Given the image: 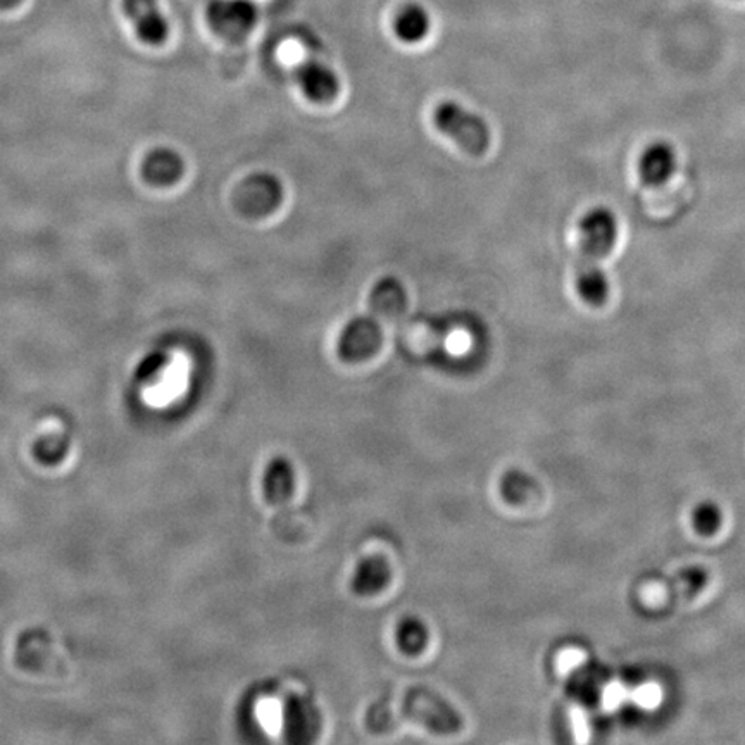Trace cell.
<instances>
[{"mask_svg":"<svg viewBox=\"0 0 745 745\" xmlns=\"http://www.w3.org/2000/svg\"><path fill=\"white\" fill-rule=\"evenodd\" d=\"M23 0H0V9H12L20 6Z\"/></svg>","mask_w":745,"mask_h":745,"instance_id":"cell-21","label":"cell"},{"mask_svg":"<svg viewBox=\"0 0 745 745\" xmlns=\"http://www.w3.org/2000/svg\"><path fill=\"white\" fill-rule=\"evenodd\" d=\"M285 725L294 741H311L320 732V714L311 702L292 698L285 710Z\"/></svg>","mask_w":745,"mask_h":745,"instance_id":"cell-12","label":"cell"},{"mask_svg":"<svg viewBox=\"0 0 745 745\" xmlns=\"http://www.w3.org/2000/svg\"><path fill=\"white\" fill-rule=\"evenodd\" d=\"M404 713L434 734H456L462 725L458 711L446 699L435 694L434 690H411L404 701Z\"/></svg>","mask_w":745,"mask_h":745,"instance_id":"cell-4","label":"cell"},{"mask_svg":"<svg viewBox=\"0 0 745 745\" xmlns=\"http://www.w3.org/2000/svg\"><path fill=\"white\" fill-rule=\"evenodd\" d=\"M280 201V183L269 174L247 178L235 193L238 210L248 216H266L278 207Z\"/></svg>","mask_w":745,"mask_h":745,"instance_id":"cell-7","label":"cell"},{"mask_svg":"<svg viewBox=\"0 0 745 745\" xmlns=\"http://www.w3.org/2000/svg\"><path fill=\"white\" fill-rule=\"evenodd\" d=\"M294 469L287 459L278 458L266 468L263 490L269 504L280 505L287 502L294 492Z\"/></svg>","mask_w":745,"mask_h":745,"instance_id":"cell-13","label":"cell"},{"mask_svg":"<svg viewBox=\"0 0 745 745\" xmlns=\"http://www.w3.org/2000/svg\"><path fill=\"white\" fill-rule=\"evenodd\" d=\"M430 14L418 4L401 9L394 21V32L404 44H418L430 33Z\"/></svg>","mask_w":745,"mask_h":745,"instance_id":"cell-14","label":"cell"},{"mask_svg":"<svg viewBox=\"0 0 745 745\" xmlns=\"http://www.w3.org/2000/svg\"><path fill=\"white\" fill-rule=\"evenodd\" d=\"M260 722L265 723L266 728L275 730L280 725V713H278V707H276L275 702L266 701L265 704H260L259 707Z\"/></svg>","mask_w":745,"mask_h":745,"instance_id":"cell-19","label":"cell"},{"mask_svg":"<svg viewBox=\"0 0 745 745\" xmlns=\"http://www.w3.org/2000/svg\"><path fill=\"white\" fill-rule=\"evenodd\" d=\"M123 11L143 44L162 45L170 36V23L162 14L158 0H123Z\"/></svg>","mask_w":745,"mask_h":745,"instance_id":"cell-6","label":"cell"},{"mask_svg":"<svg viewBox=\"0 0 745 745\" xmlns=\"http://www.w3.org/2000/svg\"><path fill=\"white\" fill-rule=\"evenodd\" d=\"M435 127L453 138L468 155L480 158L486 155L490 147V128L486 119L475 115L471 110L465 109L461 104L447 103L438 104L434 113Z\"/></svg>","mask_w":745,"mask_h":745,"instance_id":"cell-3","label":"cell"},{"mask_svg":"<svg viewBox=\"0 0 745 745\" xmlns=\"http://www.w3.org/2000/svg\"><path fill=\"white\" fill-rule=\"evenodd\" d=\"M207 21L217 35L244 39L256 24L257 6L253 0H213L207 8Z\"/></svg>","mask_w":745,"mask_h":745,"instance_id":"cell-5","label":"cell"},{"mask_svg":"<svg viewBox=\"0 0 745 745\" xmlns=\"http://www.w3.org/2000/svg\"><path fill=\"white\" fill-rule=\"evenodd\" d=\"M677 152L670 143L656 142L643 150L639 161V177L643 185L659 187L677 171Z\"/></svg>","mask_w":745,"mask_h":745,"instance_id":"cell-9","label":"cell"},{"mask_svg":"<svg viewBox=\"0 0 745 745\" xmlns=\"http://www.w3.org/2000/svg\"><path fill=\"white\" fill-rule=\"evenodd\" d=\"M391 566L383 556H370L359 561L352 576V590L358 596H373L391 582Z\"/></svg>","mask_w":745,"mask_h":745,"instance_id":"cell-11","label":"cell"},{"mask_svg":"<svg viewBox=\"0 0 745 745\" xmlns=\"http://www.w3.org/2000/svg\"><path fill=\"white\" fill-rule=\"evenodd\" d=\"M635 701L639 702L640 706L654 707L661 701V690L656 685H643L635 690Z\"/></svg>","mask_w":745,"mask_h":745,"instance_id":"cell-18","label":"cell"},{"mask_svg":"<svg viewBox=\"0 0 745 745\" xmlns=\"http://www.w3.org/2000/svg\"><path fill=\"white\" fill-rule=\"evenodd\" d=\"M533 481L526 475L518 473V471H509L502 478V496L505 501L520 504L526 497H529L530 489H532Z\"/></svg>","mask_w":745,"mask_h":745,"instance_id":"cell-17","label":"cell"},{"mask_svg":"<svg viewBox=\"0 0 745 745\" xmlns=\"http://www.w3.org/2000/svg\"><path fill=\"white\" fill-rule=\"evenodd\" d=\"M723 523V513L720 505L711 501L701 502L692 511V529L702 536H713L720 532Z\"/></svg>","mask_w":745,"mask_h":745,"instance_id":"cell-16","label":"cell"},{"mask_svg":"<svg viewBox=\"0 0 745 745\" xmlns=\"http://www.w3.org/2000/svg\"><path fill=\"white\" fill-rule=\"evenodd\" d=\"M407 304L406 288L394 276H386L371 290L366 315L343 328L339 354L348 363L370 359L382 345V324L397 318Z\"/></svg>","mask_w":745,"mask_h":745,"instance_id":"cell-2","label":"cell"},{"mask_svg":"<svg viewBox=\"0 0 745 745\" xmlns=\"http://www.w3.org/2000/svg\"><path fill=\"white\" fill-rule=\"evenodd\" d=\"M584 661V654L579 651H566L561 656V664L566 668L575 667V664H582Z\"/></svg>","mask_w":745,"mask_h":745,"instance_id":"cell-20","label":"cell"},{"mask_svg":"<svg viewBox=\"0 0 745 745\" xmlns=\"http://www.w3.org/2000/svg\"><path fill=\"white\" fill-rule=\"evenodd\" d=\"M183 159L171 149L152 150L142 166L143 178L156 187L173 185L183 177Z\"/></svg>","mask_w":745,"mask_h":745,"instance_id":"cell-10","label":"cell"},{"mask_svg":"<svg viewBox=\"0 0 745 745\" xmlns=\"http://www.w3.org/2000/svg\"><path fill=\"white\" fill-rule=\"evenodd\" d=\"M395 639L404 654H419L428 642V631L419 619L406 618L398 624Z\"/></svg>","mask_w":745,"mask_h":745,"instance_id":"cell-15","label":"cell"},{"mask_svg":"<svg viewBox=\"0 0 745 745\" xmlns=\"http://www.w3.org/2000/svg\"><path fill=\"white\" fill-rule=\"evenodd\" d=\"M618 238V221L611 211L594 210L579 223L576 292L590 308H603L609 299V281L600 260L609 256Z\"/></svg>","mask_w":745,"mask_h":745,"instance_id":"cell-1","label":"cell"},{"mask_svg":"<svg viewBox=\"0 0 745 745\" xmlns=\"http://www.w3.org/2000/svg\"><path fill=\"white\" fill-rule=\"evenodd\" d=\"M296 76L304 95L312 103L328 104L339 94L340 83L336 72L320 61H304L296 67Z\"/></svg>","mask_w":745,"mask_h":745,"instance_id":"cell-8","label":"cell"}]
</instances>
